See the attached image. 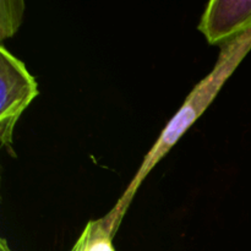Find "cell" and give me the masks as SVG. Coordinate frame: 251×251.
Masks as SVG:
<instances>
[{"mask_svg":"<svg viewBox=\"0 0 251 251\" xmlns=\"http://www.w3.org/2000/svg\"><path fill=\"white\" fill-rule=\"evenodd\" d=\"M250 49L251 31L242 34L230 43L221 47L217 63L213 66L212 71L193 88L178 113L169 120L157 141L147 152L141 166L137 169V173L125 189L122 198L118 200V202L108 212V215L103 217L112 237H114L115 233L119 229L120 223L142 181L146 179V176L156 167V164L171 151L172 147L180 140V137L188 131L189 127L207 109L226 81L234 73V70L238 68L240 61L245 58V55L249 53Z\"/></svg>","mask_w":251,"mask_h":251,"instance_id":"cell-1","label":"cell"},{"mask_svg":"<svg viewBox=\"0 0 251 251\" xmlns=\"http://www.w3.org/2000/svg\"><path fill=\"white\" fill-rule=\"evenodd\" d=\"M39 95L38 83L27 70L24 61L0 47V142L9 153L12 136L20 117Z\"/></svg>","mask_w":251,"mask_h":251,"instance_id":"cell-2","label":"cell"},{"mask_svg":"<svg viewBox=\"0 0 251 251\" xmlns=\"http://www.w3.org/2000/svg\"><path fill=\"white\" fill-rule=\"evenodd\" d=\"M198 28L212 46L230 43L251 31V0H211Z\"/></svg>","mask_w":251,"mask_h":251,"instance_id":"cell-3","label":"cell"},{"mask_svg":"<svg viewBox=\"0 0 251 251\" xmlns=\"http://www.w3.org/2000/svg\"><path fill=\"white\" fill-rule=\"evenodd\" d=\"M112 240L104 218L93 220L86 225L70 251H115Z\"/></svg>","mask_w":251,"mask_h":251,"instance_id":"cell-4","label":"cell"},{"mask_svg":"<svg viewBox=\"0 0 251 251\" xmlns=\"http://www.w3.org/2000/svg\"><path fill=\"white\" fill-rule=\"evenodd\" d=\"M25 2L22 0H1L0 1V39L12 37L22 24Z\"/></svg>","mask_w":251,"mask_h":251,"instance_id":"cell-5","label":"cell"},{"mask_svg":"<svg viewBox=\"0 0 251 251\" xmlns=\"http://www.w3.org/2000/svg\"><path fill=\"white\" fill-rule=\"evenodd\" d=\"M0 251H12L11 248H10L9 244H7L5 238H2V239L0 240Z\"/></svg>","mask_w":251,"mask_h":251,"instance_id":"cell-6","label":"cell"}]
</instances>
